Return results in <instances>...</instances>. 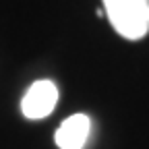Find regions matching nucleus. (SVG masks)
Here are the masks:
<instances>
[{
	"label": "nucleus",
	"mask_w": 149,
	"mask_h": 149,
	"mask_svg": "<svg viewBox=\"0 0 149 149\" xmlns=\"http://www.w3.org/2000/svg\"><path fill=\"white\" fill-rule=\"evenodd\" d=\"M58 87L50 79H40L29 85L21 100V112L29 120H42L50 116L58 104Z\"/></svg>",
	"instance_id": "f03ea898"
},
{
	"label": "nucleus",
	"mask_w": 149,
	"mask_h": 149,
	"mask_svg": "<svg viewBox=\"0 0 149 149\" xmlns=\"http://www.w3.org/2000/svg\"><path fill=\"white\" fill-rule=\"evenodd\" d=\"M104 10L124 40L137 42L149 33V0H104Z\"/></svg>",
	"instance_id": "f257e3e1"
},
{
	"label": "nucleus",
	"mask_w": 149,
	"mask_h": 149,
	"mask_svg": "<svg viewBox=\"0 0 149 149\" xmlns=\"http://www.w3.org/2000/svg\"><path fill=\"white\" fill-rule=\"evenodd\" d=\"M91 133V118L87 114L68 116L56 130V145L60 149H83Z\"/></svg>",
	"instance_id": "7ed1b4c3"
}]
</instances>
